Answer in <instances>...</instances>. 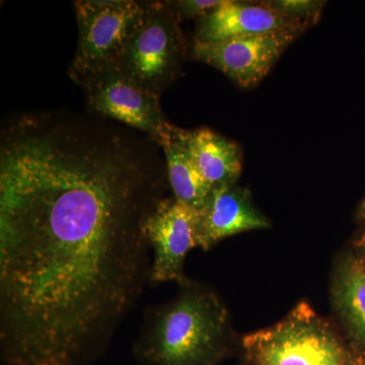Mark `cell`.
<instances>
[{
  "mask_svg": "<svg viewBox=\"0 0 365 365\" xmlns=\"http://www.w3.org/2000/svg\"><path fill=\"white\" fill-rule=\"evenodd\" d=\"M167 167L126 132L81 119L0 151V359L91 365L148 284L146 222Z\"/></svg>",
  "mask_w": 365,
  "mask_h": 365,
  "instance_id": "1",
  "label": "cell"
},
{
  "mask_svg": "<svg viewBox=\"0 0 365 365\" xmlns=\"http://www.w3.org/2000/svg\"><path fill=\"white\" fill-rule=\"evenodd\" d=\"M235 347L232 319L220 295L190 279L174 299L144 309L133 355L143 365H220Z\"/></svg>",
  "mask_w": 365,
  "mask_h": 365,
  "instance_id": "2",
  "label": "cell"
},
{
  "mask_svg": "<svg viewBox=\"0 0 365 365\" xmlns=\"http://www.w3.org/2000/svg\"><path fill=\"white\" fill-rule=\"evenodd\" d=\"M249 365H359L362 357L309 302H302L278 323L241 340Z\"/></svg>",
  "mask_w": 365,
  "mask_h": 365,
  "instance_id": "3",
  "label": "cell"
},
{
  "mask_svg": "<svg viewBox=\"0 0 365 365\" xmlns=\"http://www.w3.org/2000/svg\"><path fill=\"white\" fill-rule=\"evenodd\" d=\"M188 46L167 2L145 1V11L118 62L117 68L133 83L160 98L176 83Z\"/></svg>",
  "mask_w": 365,
  "mask_h": 365,
  "instance_id": "4",
  "label": "cell"
},
{
  "mask_svg": "<svg viewBox=\"0 0 365 365\" xmlns=\"http://www.w3.org/2000/svg\"><path fill=\"white\" fill-rule=\"evenodd\" d=\"M73 6L78 42L69 76L78 83L91 74L117 67L140 25L145 1L78 0Z\"/></svg>",
  "mask_w": 365,
  "mask_h": 365,
  "instance_id": "5",
  "label": "cell"
},
{
  "mask_svg": "<svg viewBox=\"0 0 365 365\" xmlns=\"http://www.w3.org/2000/svg\"><path fill=\"white\" fill-rule=\"evenodd\" d=\"M76 83L83 88L91 112L126 125L155 143L169 122L160 98L136 85L117 67L91 74Z\"/></svg>",
  "mask_w": 365,
  "mask_h": 365,
  "instance_id": "6",
  "label": "cell"
},
{
  "mask_svg": "<svg viewBox=\"0 0 365 365\" xmlns=\"http://www.w3.org/2000/svg\"><path fill=\"white\" fill-rule=\"evenodd\" d=\"M302 31H281L220 42L193 40L191 58L215 67L242 88H256Z\"/></svg>",
  "mask_w": 365,
  "mask_h": 365,
  "instance_id": "7",
  "label": "cell"
},
{
  "mask_svg": "<svg viewBox=\"0 0 365 365\" xmlns=\"http://www.w3.org/2000/svg\"><path fill=\"white\" fill-rule=\"evenodd\" d=\"M198 210L167 196L158 204L146 222V235L153 251L148 284L165 282L182 285L190 280L185 274L187 255L198 248Z\"/></svg>",
  "mask_w": 365,
  "mask_h": 365,
  "instance_id": "8",
  "label": "cell"
},
{
  "mask_svg": "<svg viewBox=\"0 0 365 365\" xmlns=\"http://www.w3.org/2000/svg\"><path fill=\"white\" fill-rule=\"evenodd\" d=\"M271 227L267 216L255 205L249 189L237 184L215 189L198 210V248L209 251L232 235Z\"/></svg>",
  "mask_w": 365,
  "mask_h": 365,
  "instance_id": "9",
  "label": "cell"
},
{
  "mask_svg": "<svg viewBox=\"0 0 365 365\" xmlns=\"http://www.w3.org/2000/svg\"><path fill=\"white\" fill-rule=\"evenodd\" d=\"M281 31L306 32L307 28L269 6L266 1L222 0L220 6L196 21L193 40L220 42Z\"/></svg>",
  "mask_w": 365,
  "mask_h": 365,
  "instance_id": "10",
  "label": "cell"
},
{
  "mask_svg": "<svg viewBox=\"0 0 365 365\" xmlns=\"http://www.w3.org/2000/svg\"><path fill=\"white\" fill-rule=\"evenodd\" d=\"M331 302L341 332L354 351L365 359V271L351 249L336 262Z\"/></svg>",
  "mask_w": 365,
  "mask_h": 365,
  "instance_id": "11",
  "label": "cell"
},
{
  "mask_svg": "<svg viewBox=\"0 0 365 365\" xmlns=\"http://www.w3.org/2000/svg\"><path fill=\"white\" fill-rule=\"evenodd\" d=\"M173 131L211 190L237 184L242 170V150L232 139L207 127Z\"/></svg>",
  "mask_w": 365,
  "mask_h": 365,
  "instance_id": "12",
  "label": "cell"
},
{
  "mask_svg": "<svg viewBox=\"0 0 365 365\" xmlns=\"http://www.w3.org/2000/svg\"><path fill=\"white\" fill-rule=\"evenodd\" d=\"M157 143L165 155L173 196L190 207L200 210L212 190L201 176L188 151L178 140L170 122L165 124Z\"/></svg>",
  "mask_w": 365,
  "mask_h": 365,
  "instance_id": "13",
  "label": "cell"
},
{
  "mask_svg": "<svg viewBox=\"0 0 365 365\" xmlns=\"http://www.w3.org/2000/svg\"><path fill=\"white\" fill-rule=\"evenodd\" d=\"M266 4L309 29V26L316 25L321 19L327 1H321V0H268Z\"/></svg>",
  "mask_w": 365,
  "mask_h": 365,
  "instance_id": "14",
  "label": "cell"
},
{
  "mask_svg": "<svg viewBox=\"0 0 365 365\" xmlns=\"http://www.w3.org/2000/svg\"><path fill=\"white\" fill-rule=\"evenodd\" d=\"M168 6L179 23L198 21L222 4V0H168Z\"/></svg>",
  "mask_w": 365,
  "mask_h": 365,
  "instance_id": "15",
  "label": "cell"
},
{
  "mask_svg": "<svg viewBox=\"0 0 365 365\" xmlns=\"http://www.w3.org/2000/svg\"><path fill=\"white\" fill-rule=\"evenodd\" d=\"M350 249L365 271V227H360L351 241Z\"/></svg>",
  "mask_w": 365,
  "mask_h": 365,
  "instance_id": "16",
  "label": "cell"
},
{
  "mask_svg": "<svg viewBox=\"0 0 365 365\" xmlns=\"http://www.w3.org/2000/svg\"><path fill=\"white\" fill-rule=\"evenodd\" d=\"M354 220L359 227H365V196L355 209Z\"/></svg>",
  "mask_w": 365,
  "mask_h": 365,
  "instance_id": "17",
  "label": "cell"
},
{
  "mask_svg": "<svg viewBox=\"0 0 365 365\" xmlns=\"http://www.w3.org/2000/svg\"><path fill=\"white\" fill-rule=\"evenodd\" d=\"M359 365H365V359H362V361Z\"/></svg>",
  "mask_w": 365,
  "mask_h": 365,
  "instance_id": "18",
  "label": "cell"
},
{
  "mask_svg": "<svg viewBox=\"0 0 365 365\" xmlns=\"http://www.w3.org/2000/svg\"><path fill=\"white\" fill-rule=\"evenodd\" d=\"M240 365H249V364H246V362H245V361H244V362H242V364H240Z\"/></svg>",
  "mask_w": 365,
  "mask_h": 365,
  "instance_id": "19",
  "label": "cell"
}]
</instances>
